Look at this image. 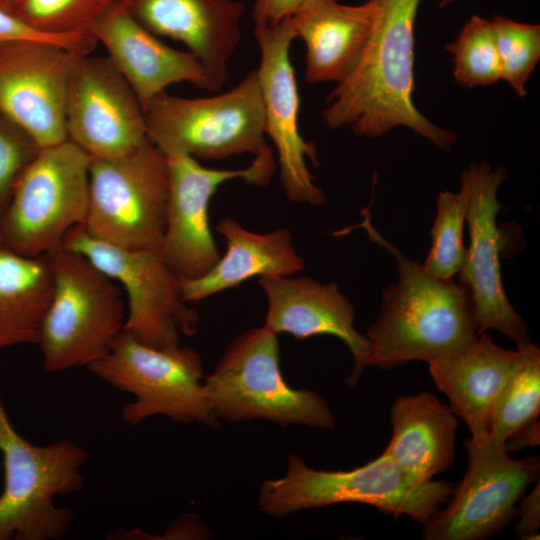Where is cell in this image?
Here are the masks:
<instances>
[{"label":"cell","instance_id":"obj_1","mask_svg":"<svg viewBox=\"0 0 540 540\" xmlns=\"http://www.w3.org/2000/svg\"><path fill=\"white\" fill-rule=\"evenodd\" d=\"M377 11L364 51L350 75L325 100L329 128L348 127L375 138L406 127L450 151L452 131L429 121L414 105V25L420 0H375Z\"/></svg>","mask_w":540,"mask_h":540},{"label":"cell","instance_id":"obj_2","mask_svg":"<svg viewBox=\"0 0 540 540\" xmlns=\"http://www.w3.org/2000/svg\"><path fill=\"white\" fill-rule=\"evenodd\" d=\"M359 225L396 259L398 280L383 292L381 313L368 328L367 366L393 369L410 361L432 362L469 346L478 336L468 287L431 276L404 256L371 224L369 209Z\"/></svg>","mask_w":540,"mask_h":540},{"label":"cell","instance_id":"obj_3","mask_svg":"<svg viewBox=\"0 0 540 540\" xmlns=\"http://www.w3.org/2000/svg\"><path fill=\"white\" fill-rule=\"evenodd\" d=\"M452 491V485L445 481L420 483L411 479L384 451L348 471L315 470L291 455L283 477L263 482L258 506L267 515L283 518L306 509L360 503L425 524Z\"/></svg>","mask_w":540,"mask_h":540},{"label":"cell","instance_id":"obj_4","mask_svg":"<svg viewBox=\"0 0 540 540\" xmlns=\"http://www.w3.org/2000/svg\"><path fill=\"white\" fill-rule=\"evenodd\" d=\"M53 292L37 345L43 369L88 367L121 333L126 305L119 283L85 255L62 246L47 254Z\"/></svg>","mask_w":540,"mask_h":540},{"label":"cell","instance_id":"obj_5","mask_svg":"<svg viewBox=\"0 0 540 540\" xmlns=\"http://www.w3.org/2000/svg\"><path fill=\"white\" fill-rule=\"evenodd\" d=\"M0 456L4 470L0 540L63 537L74 513L56 506L54 500L83 488L86 449L69 438L32 444L14 429L0 400Z\"/></svg>","mask_w":540,"mask_h":540},{"label":"cell","instance_id":"obj_6","mask_svg":"<svg viewBox=\"0 0 540 540\" xmlns=\"http://www.w3.org/2000/svg\"><path fill=\"white\" fill-rule=\"evenodd\" d=\"M208 403L229 422L264 419L333 429L336 421L327 402L316 392L289 386L280 368L277 334L265 327L236 337L212 373L204 378Z\"/></svg>","mask_w":540,"mask_h":540},{"label":"cell","instance_id":"obj_7","mask_svg":"<svg viewBox=\"0 0 540 540\" xmlns=\"http://www.w3.org/2000/svg\"><path fill=\"white\" fill-rule=\"evenodd\" d=\"M148 140L165 155L218 160L272 154L257 71L227 92L187 98L158 94L145 110Z\"/></svg>","mask_w":540,"mask_h":540},{"label":"cell","instance_id":"obj_8","mask_svg":"<svg viewBox=\"0 0 540 540\" xmlns=\"http://www.w3.org/2000/svg\"><path fill=\"white\" fill-rule=\"evenodd\" d=\"M87 368L115 389L134 396L121 410V419L128 425L156 415L180 424L219 425L204 391L201 357L192 348H154L122 330L109 351Z\"/></svg>","mask_w":540,"mask_h":540},{"label":"cell","instance_id":"obj_9","mask_svg":"<svg viewBox=\"0 0 540 540\" xmlns=\"http://www.w3.org/2000/svg\"><path fill=\"white\" fill-rule=\"evenodd\" d=\"M168 194L167 158L149 140L124 157L91 158L89 206L82 225L102 242L159 251Z\"/></svg>","mask_w":540,"mask_h":540},{"label":"cell","instance_id":"obj_10","mask_svg":"<svg viewBox=\"0 0 540 540\" xmlns=\"http://www.w3.org/2000/svg\"><path fill=\"white\" fill-rule=\"evenodd\" d=\"M90 161L69 140L42 147L0 219V239L27 256L59 248L68 232L85 222Z\"/></svg>","mask_w":540,"mask_h":540},{"label":"cell","instance_id":"obj_11","mask_svg":"<svg viewBox=\"0 0 540 540\" xmlns=\"http://www.w3.org/2000/svg\"><path fill=\"white\" fill-rule=\"evenodd\" d=\"M85 255L119 283L127 295L123 330L154 348L180 345L197 333L199 315L183 299L180 279L159 251L128 249L93 238L83 225L71 229L61 245Z\"/></svg>","mask_w":540,"mask_h":540},{"label":"cell","instance_id":"obj_12","mask_svg":"<svg viewBox=\"0 0 540 540\" xmlns=\"http://www.w3.org/2000/svg\"><path fill=\"white\" fill-rule=\"evenodd\" d=\"M467 470L444 509L424 525L425 540H481L504 528L540 472L538 457L514 459L504 444L465 442Z\"/></svg>","mask_w":540,"mask_h":540},{"label":"cell","instance_id":"obj_13","mask_svg":"<svg viewBox=\"0 0 540 540\" xmlns=\"http://www.w3.org/2000/svg\"><path fill=\"white\" fill-rule=\"evenodd\" d=\"M165 156L169 194L159 253L180 280H193L207 274L221 257L209 226L211 197L222 184L233 179L267 185L276 169L274 154L255 156L243 169H211L188 155Z\"/></svg>","mask_w":540,"mask_h":540},{"label":"cell","instance_id":"obj_14","mask_svg":"<svg viewBox=\"0 0 540 540\" xmlns=\"http://www.w3.org/2000/svg\"><path fill=\"white\" fill-rule=\"evenodd\" d=\"M67 140L90 158L127 156L147 140L145 112L107 56L77 55L68 85Z\"/></svg>","mask_w":540,"mask_h":540},{"label":"cell","instance_id":"obj_15","mask_svg":"<svg viewBox=\"0 0 540 540\" xmlns=\"http://www.w3.org/2000/svg\"><path fill=\"white\" fill-rule=\"evenodd\" d=\"M260 51L256 69L265 114V133L277 153L280 180L286 196L299 203L320 206L326 196L307 168L306 158L318 165L317 149L299 130L300 97L290 48L296 39L292 18L255 25Z\"/></svg>","mask_w":540,"mask_h":540},{"label":"cell","instance_id":"obj_16","mask_svg":"<svg viewBox=\"0 0 540 540\" xmlns=\"http://www.w3.org/2000/svg\"><path fill=\"white\" fill-rule=\"evenodd\" d=\"M461 179L469 189V246L458 276L473 299L477 335L496 330L516 346L530 342L527 324L511 305L501 280L496 216L501 208L497 192L506 179L505 169H493L482 161L464 170Z\"/></svg>","mask_w":540,"mask_h":540},{"label":"cell","instance_id":"obj_17","mask_svg":"<svg viewBox=\"0 0 540 540\" xmlns=\"http://www.w3.org/2000/svg\"><path fill=\"white\" fill-rule=\"evenodd\" d=\"M77 55L44 40H21L0 47V110L41 147L67 140L66 100Z\"/></svg>","mask_w":540,"mask_h":540},{"label":"cell","instance_id":"obj_18","mask_svg":"<svg viewBox=\"0 0 540 540\" xmlns=\"http://www.w3.org/2000/svg\"><path fill=\"white\" fill-rule=\"evenodd\" d=\"M144 28L181 42L205 68L213 91L228 79L241 42L244 3L237 0H117Z\"/></svg>","mask_w":540,"mask_h":540},{"label":"cell","instance_id":"obj_19","mask_svg":"<svg viewBox=\"0 0 540 540\" xmlns=\"http://www.w3.org/2000/svg\"><path fill=\"white\" fill-rule=\"evenodd\" d=\"M92 34L136 94L144 112L154 97L174 84L188 82L213 91L205 68L192 53L165 44L118 2L95 25Z\"/></svg>","mask_w":540,"mask_h":540},{"label":"cell","instance_id":"obj_20","mask_svg":"<svg viewBox=\"0 0 540 540\" xmlns=\"http://www.w3.org/2000/svg\"><path fill=\"white\" fill-rule=\"evenodd\" d=\"M258 283L268 301L263 327L300 340L317 335L338 337L354 359V369L346 382L354 386L366 368L369 342L354 328V307L337 284L292 275L263 276Z\"/></svg>","mask_w":540,"mask_h":540},{"label":"cell","instance_id":"obj_21","mask_svg":"<svg viewBox=\"0 0 540 540\" xmlns=\"http://www.w3.org/2000/svg\"><path fill=\"white\" fill-rule=\"evenodd\" d=\"M517 350L498 346L479 334L465 349L428 363L432 380L449 399L450 408L467 425L475 445L489 439L495 404L517 359Z\"/></svg>","mask_w":540,"mask_h":540},{"label":"cell","instance_id":"obj_22","mask_svg":"<svg viewBox=\"0 0 540 540\" xmlns=\"http://www.w3.org/2000/svg\"><path fill=\"white\" fill-rule=\"evenodd\" d=\"M376 11L375 0L361 5L312 0L291 17L296 38L306 48L307 82L338 84L350 75L369 39Z\"/></svg>","mask_w":540,"mask_h":540},{"label":"cell","instance_id":"obj_23","mask_svg":"<svg viewBox=\"0 0 540 540\" xmlns=\"http://www.w3.org/2000/svg\"><path fill=\"white\" fill-rule=\"evenodd\" d=\"M392 435L384 450L413 480L424 483L451 467L458 420L449 405L429 392L396 398Z\"/></svg>","mask_w":540,"mask_h":540},{"label":"cell","instance_id":"obj_24","mask_svg":"<svg viewBox=\"0 0 540 540\" xmlns=\"http://www.w3.org/2000/svg\"><path fill=\"white\" fill-rule=\"evenodd\" d=\"M216 230L227 242L226 253L204 276L180 280L182 297L187 303L236 287L254 276H289L304 268V260L295 251L291 233L285 228L258 234L232 218H224Z\"/></svg>","mask_w":540,"mask_h":540},{"label":"cell","instance_id":"obj_25","mask_svg":"<svg viewBox=\"0 0 540 540\" xmlns=\"http://www.w3.org/2000/svg\"><path fill=\"white\" fill-rule=\"evenodd\" d=\"M52 292L48 255L21 254L0 239V349L38 343Z\"/></svg>","mask_w":540,"mask_h":540},{"label":"cell","instance_id":"obj_26","mask_svg":"<svg viewBox=\"0 0 540 540\" xmlns=\"http://www.w3.org/2000/svg\"><path fill=\"white\" fill-rule=\"evenodd\" d=\"M516 350L515 366L490 420L488 440L498 444L538 420L540 412V350L531 341Z\"/></svg>","mask_w":540,"mask_h":540},{"label":"cell","instance_id":"obj_27","mask_svg":"<svg viewBox=\"0 0 540 540\" xmlns=\"http://www.w3.org/2000/svg\"><path fill=\"white\" fill-rule=\"evenodd\" d=\"M117 0H19L13 14L34 30L56 38L93 36Z\"/></svg>","mask_w":540,"mask_h":540},{"label":"cell","instance_id":"obj_28","mask_svg":"<svg viewBox=\"0 0 540 540\" xmlns=\"http://www.w3.org/2000/svg\"><path fill=\"white\" fill-rule=\"evenodd\" d=\"M469 201L467 184L460 179L458 193L443 191L437 198V213L431 228L432 243L423 268L431 276L451 279L465 259L463 228Z\"/></svg>","mask_w":540,"mask_h":540},{"label":"cell","instance_id":"obj_29","mask_svg":"<svg viewBox=\"0 0 540 540\" xmlns=\"http://www.w3.org/2000/svg\"><path fill=\"white\" fill-rule=\"evenodd\" d=\"M452 55L453 76L464 87H486L502 80L491 21L471 16L456 39L445 46Z\"/></svg>","mask_w":540,"mask_h":540},{"label":"cell","instance_id":"obj_30","mask_svg":"<svg viewBox=\"0 0 540 540\" xmlns=\"http://www.w3.org/2000/svg\"><path fill=\"white\" fill-rule=\"evenodd\" d=\"M491 25L502 80L519 97H525L526 83L540 59V26L501 16H496Z\"/></svg>","mask_w":540,"mask_h":540},{"label":"cell","instance_id":"obj_31","mask_svg":"<svg viewBox=\"0 0 540 540\" xmlns=\"http://www.w3.org/2000/svg\"><path fill=\"white\" fill-rule=\"evenodd\" d=\"M41 148L27 131L0 110V219L19 179Z\"/></svg>","mask_w":540,"mask_h":540},{"label":"cell","instance_id":"obj_32","mask_svg":"<svg viewBox=\"0 0 540 540\" xmlns=\"http://www.w3.org/2000/svg\"><path fill=\"white\" fill-rule=\"evenodd\" d=\"M21 40H44L55 42L78 55L91 53L97 44L93 36L62 39L42 34L26 25L12 12L0 7V47Z\"/></svg>","mask_w":540,"mask_h":540},{"label":"cell","instance_id":"obj_33","mask_svg":"<svg viewBox=\"0 0 540 540\" xmlns=\"http://www.w3.org/2000/svg\"><path fill=\"white\" fill-rule=\"evenodd\" d=\"M312 0H255L252 18L255 25L274 24L292 17Z\"/></svg>","mask_w":540,"mask_h":540},{"label":"cell","instance_id":"obj_34","mask_svg":"<svg viewBox=\"0 0 540 540\" xmlns=\"http://www.w3.org/2000/svg\"><path fill=\"white\" fill-rule=\"evenodd\" d=\"M516 515L519 520L515 525L517 535L526 540L539 539L540 527V487L539 482L523 498Z\"/></svg>","mask_w":540,"mask_h":540},{"label":"cell","instance_id":"obj_35","mask_svg":"<svg viewBox=\"0 0 540 540\" xmlns=\"http://www.w3.org/2000/svg\"><path fill=\"white\" fill-rule=\"evenodd\" d=\"M540 425L536 420L519 429L504 443L507 452L516 451L524 447H536L540 442Z\"/></svg>","mask_w":540,"mask_h":540},{"label":"cell","instance_id":"obj_36","mask_svg":"<svg viewBox=\"0 0 540 540\" xmlns=\"http://www.w3.org/2000/svg\"><path fill=\"white\" fill-rule=\"evenodd\" d=\"M18 2L19 0H0V7L13 13Z\"/></svg>","mask_w":540,"mask_h":540},{"label":"cell","instance_id":"obj_37","mask_svg":"<svg viewBox=\"0 0 540 540\" xmlns=\"http://www.w3.org/2000/svg\"><path fill=\"white\" fill-rule=\"evenodd\" d=\"M455 0H440L439 7L443 8L449 4H451Z\"/></svg>","mask_w":540,"mask_h":540}]
</instances>
